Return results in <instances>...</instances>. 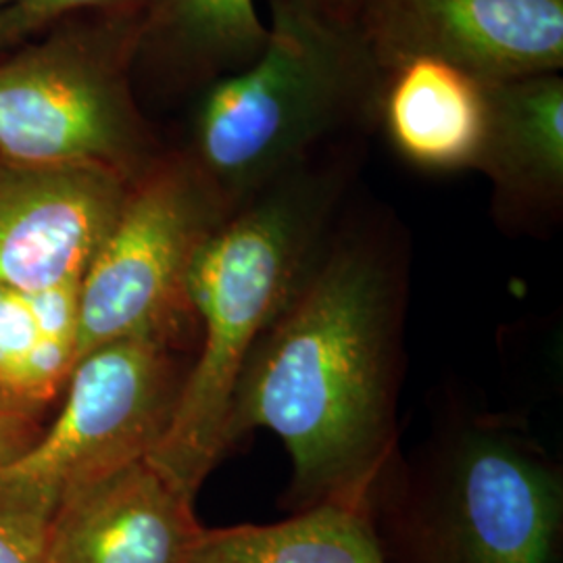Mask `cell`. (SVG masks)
Returning a JSON list of instances; mask_svg holds the SVG:
<instances>
[{"label":"cell","mask_w":563,"mask_h":563,"mask_svg":"<svg viewBox=\"0 0 563 563\" xmlns=\"http://www.w3.org/2000/svg\"><path fill=\"white\" fill-rule=\"evenodd\" d=\"M405 234L344 207L322 253L255 344L234 386L223 451L269 430L290 457L288 514L369 505L399 457Z\"/></svg>","instance_id":"1"},{"label":"cell","mask_w":563,"mask_h":563,"mask_svg":"<svg viewBox=\"0 0 563 563\" xmlns=\"http://www.w3.org/2000/svg\"><path fill=\"white\" fill-rule=\"evenodd\" d=\"M362 142L336 146L242 202L202 241L188 274L199 342L162 443L148 455L197 499L222 462L234 386L292 299L355 184Z\"/></svg>","instance_id":"2"},{"label":"cell","mask_w":563,"mask_h":563,"mask_svg":"<svg viewBox=\"0 0 563 563\" xmlns=\"http://www.w3.org/2000/svg\"><path fill=\"white\" fill-rule=\"evenodd\" d=\"M267 7L260 57L202 88L180 153L225 216L302 163L376 130L383 69L353 18L322 0Z\"/></svg>","instance_id":"3"},{"label":"cell","mask_w":563,"mask_h":563,"mask_svg":"<svg viewBox=\"0 0 563 563\" xmlns=\"http://www.w3.org/2000/svg\"><path fill=\"white\" fill-rule=\"evenodd\" d=\"M388 563H560L562 467L520 423L455 420L374 488Z\"/></svg>","instance_id":"4"},{"label":"cell","mask_w":563,"mask_h":563,"mask_svg":"<svg viewBox=\"0 0 563 563\" xmlns=\"http://www.w3.org/2000/svg\"><path fill=\"white\" fill-rule=\"evenodd\" d=\"M195 336L111 342L76 363L36 443L0 467V514L48 523L81 486L148 457L174 416Z\"/></svg>","instance_id":"5"},{"label":"cell","mask_w":563,"mask_h":563,"mask_svg":"<svg viewBox=\"0 0 563 563\" xmlns=\"http://www.w3.org/2000/svg\"><path fill=\"white\" fill-rule=\"evenodd\" d=\"M142 21L121 18L0 63V159L101 165L130 180L157 162L128 80Z\"/></svg>","instance_id":"6"},{"label":"cell","mask_w":563,"mask_h":563,"mask_svg":"<svg viewBox=\"0 0 563 563\" xmlns=\"http://www.w3.org/2000/svg\"><path fill=\"white\" fill-rule=\"evenodd\" d=\"M223 218L220 202L180 153L162 155L142 172L84 274L76 363L111 342L199 334L188 274Z\"/></svg>","instance_id":"7"},{"label":"cell","mask_w":563,"mask_h":563,"mask_svg":"<svg viewBox=\"0 0 563 563\" xmlns=\"http://www.w3.org/2000/svg\"><path fill=\"white\" fill-rule=\"evenodd\" d=\"M353 21L380 69L420 55L488 84L563 69V0H360Z\"/></svg>","instance_id":"8"},{"label":"cell","mask_w":563,"mask_h":563,"mask_svg":"<svg viewBox=\"0 0 563 563\" xmlns=\"http://www.w3.org/2000/svg\"><path fill=\"white\" fill-rule=\"evenodd\" d=\"M132 181L101 165L0 159V286L38 292L84 280Z\"/></svg>","instance_id":"9"},{"label":"cell","mask_w":563,"mask_h":563,"mask_svg":"<svg viewBox=\"0 0 563 563\" xmlns=\"http://www.w3.org/2000/svg\"><path fill=\"white\" fill-rule=\"evenodd\" d=\"M195 497L142 457L65 497L46 523V563H188Z\"/></svg>","instance_id":"10"},{"label":"cell","mask_w":563,"mask_h":563,"mask_svg":"<svg viewBox=\"0 0 563 563\" xmlns=\"http://www.w3.org/2000/svg\"><path fill=\"white\" fill-rule=\"evenodd\" d=\"M505 230L541 236L563 216V78L541 74L488 84L476 159Z\"/></svg>","instance_id":"11"},{"label":"cell","mask_w":563,"mask_h":563,"mask_svg":"<svg viewBox=\"0 0 563 563\" xmlns=\"http://www.w3.org/2000/svg\"><path fill=\"white\" fill-rule=\"evenodd\" d=\"M488 118V81L437 57L383 69L376 130L423 172L474 169Z\"/></svg>","instance_id":"12"},{"label":"cell","mask_w":563,"mask_h":563,"mask_svg":"<svg viewBox=\"0 0 563 563\" xmlns=\"http://www.w3.org/2000/svg\"><path fill=\"white\" fill-rule=\"evenodd\" d=\"M188 563H388L369 505L322 504L272 523L205 528Z\"/></svg>","instance_id":"13"},{"label":"cell","mask_w":563,"mask_h":563,"mask_svg":"<svg viewBox=\"0 0 563 563\" xmlns=\"http://www.w3.org/2000/svg\"><path fill=\"white\" fill-rule=\"evenodd\" d=\"M265 41L255 0H159L142 21L136 53L159 48L201 92L249 67Z\"/></svg>","instance_id":"14"},{"label":"cell","mask_w":563,"mask_h":563,"mask_svg":"<svg viewBox=\"0 0 563 563\" xmlns=\"http://www.w3.org/2000/svg\"><path fill=\"white\" fill-rule=\"evenodd\" d=\"M74 362L51 346L27 292L0 286V390L9 402L46 407L71 376Z\"/></svg>","instance_id":"15"},{"label":"cell","mask_w":563,"mask_h":563,"mask_svg":"<svg viewBox=\"0 0 563 563\" xmlns=\"http://www.w3.org/2000/svg\"><path fill=\"white\" fill-rule=\"evenodd\" d=\"M159 0H18L0 9V46L13 44L65 15L104 9L123 18L144 20Z\"/></svg>","instance_id":"16"},{"label":"cell","mask_w":563,"mask_h":563,"mask_svg":"<svg viewBox=\"0 0 563 563\" xmlns=\"http://www.w3.org/2000/svg\"><path fill=\"white\" fill-rule=\"evenodd\" d=\"M44 407L7 402L0 405V467L15 462L44 430Z\"/></svg>","instance_id":"17"},{"label":"cell","mask_w":563,"mask_h":563,"mask_svg":"<svg viewBox=\"0 0 563 563\" xmlns=\"http://www.w3.org/2000/svg\"><path fill=\"white\" fill-rule=\"evenodd\" d=\"M0 563H46V523L0 514Z\"/></svg>","instance_id":"18"},{"label":"cell","mask_w":563,"mask_h":563,"mask_svg":"<svg viewBox=\"0 0 563 563\" xmlns=\"http://www.w3.org/2000/svg\"><path fill=\"white\" fill-rule=\"evenodd\" d=\"M322 2H325L330 9L339 11L342 15L353 18V11H355V7H357L360 0H322Z\"/></svg>","instance_id":"19"},{"label":"cell","mask_w":563,"mask_h":563,"mask_svg":"<svg viewBox=\"0 0 563 563\" xmlns=\"http://www.w3.org/2000/svg\"><path fill=\"white\" fill-rule=\"evenodd\" d=\"M13 2H18V0H0V9H7V7L13 4Z\"/></svg>","instance_id":"20"},{"label":"cell","mask_w":563,"mask_h":563,"mask_svg":"<svg viewBox=\"0 0 563 563\" xmlns=\"http://www.w3.org/2000/svg\"><path fill=\"white\" fill-rule=\"evenodd\" d=\"M7 399H4V395H2V390H0V405H7ZM20 405V402H18Z\"/></svg>","instance_id":"21"}]
</instances>
